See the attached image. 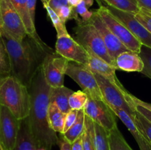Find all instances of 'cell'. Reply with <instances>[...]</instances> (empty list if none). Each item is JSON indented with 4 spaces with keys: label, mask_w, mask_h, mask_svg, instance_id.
<instances>
[{
    "label": "cell",
    "mask_w": 151,
    "mask_h": 150,
    "mask_svg": "<svg viewBox=\"0 0 151 150\" xmlns=\"http://www.w3.org/2000/svg\"><path fill=\"white\" fill-rule=\"evenodd\" d=\"M27 88L30 96L28 119L32 133L38 148L52 150L54 146L59 144L60 138L49 122L51 87L44 78L41 66L35 71Z\"/></svg>",
    "instance_id": "cell-1"
},
{
    "label": "cell",
    "mask_w": 151,
    "mask_h": 150,
    "mask_svg": "<svg viewBox=\"0 0 151 150\" xmlns=\"http://www.w3.org/2000/svg\"><path fill=\"white\" fill-rule=\"evenodd\" d=\"M1 36L10 59L11 75L28 86L47 54L53 49L42 40L34 39L28 35L22 42L4 31Z\"/></svg>",
    "instance_id": "cell-2"
},
{
    "label": "cell",
    "mask_w": 151,
    "mask_h": 150,
    "mask_svg": "<svg viewBox=\"0 0 151 150\" xmlns=\"http://www.w3.org/2000/svg\"><path fill=\"white\" fill-rule=\"evenodd\" d=\"M30 96L27 85L13 75L0 78V105L7 107L19 120L29 114Z\"/></svg>",
    "instance_id": "cell-3"
},
{
    "label": "cell",
    "mask_w": 151,
    "mask_h": 150,
    "mask_svg": "<svg viewBox=\"0 0 151 150\" xmlns=\"http://www.w3.org/2000/svg\"><path fill=\"white\" fill-rule=\"evenodd\" d=\"M74 38L87 51L96 54L115 66V60L111 57L101 35L92 24L89 21L77 24L74 28Z\"/></svg>",
    "instance_id": "cell-4"
},
{
    "label": "cell",
    "mask_w": 151,
    "mask_h": 150,
    "mask_svg": "<svg viewBox=\"0 0 151 150\" xmlns=\"http://www.w3.org/2000/svg\"><path fill=\"white\" fill-rule=\"evenodd\" d=\"M93 73L97 81L103 100L112 110H123L134 116L136 104L132 99V94L129 92H122L103 76L95 72Z\"/></svg>",
    "instance_id": "cell-5"
},
{
    "label": "cell",
    "mask_w": 151,
    "mask_h": 150,
    "mask_svg": "<svg viewBox=\"0 0 151 150\" xmlns=\"http://www.w3.org/2000/svg\"><path fill=\"white\" fill-rule=\"evenodd\" d=\"M66 75L78 83L82 91L86 93L88 97L103 100L95 76L86 66L75 62L69 61Z\"/></svg>",
    "instance_id": "cell-6"
},
{
    "label": "cell",
    "mask_w": 151,
    "mask_h": 150,
    "mask_svg": "<svg viewBox=\"0 0 151 150\" xmlns=\"http://www.w3.org/2000/svg\"><path fill=\"white\" fill-rule=\"evenodd\" d=\"M96 10L106 24L108 27L119 38V41L130 51L139 54L142 44L131 33V31L127 28V26L124 24H122L114 16H113L109 12L106 5L100 4L99 8Z\"/></svg>",
    "instance_id": "cell-7"
},
{
    "label": "cell",
    "mask_w": 151,
    "mask_h": 150,
    "mask_svg": "<svg viewBox=\"0 0 151 150\" xmlns=\"http://www.w3.org/2000/svg\"><path fill=\"white\" fill-rule=\"evenodd\" d=\"M69 60L52 51L47 54L43 61L42 67L44 78L51 88L63 86L64 76Z\"/></svg>",
    "instance_id": "cell-8"
},
{
    "label": "cell",
    "mask_w": 151,
    "mask_h": 150,
    "mask_svg": "<svg viewBox=\"0 0 151 150\" xmlns=\"http://www.w3.org/2000/svg\"><path fill=\"white\" fill-rule=\"evenodd\" d=\"M3 31L22 42L27 36L26 29L20 16L10 0H1Z\"/></svg>",
    "instance_id": "cell-9"
},
{
    "label": "cell",
    "mask_w": 151,
    "mask_h": 150,
    "mask_svg": "<svg viewBox=\"0 0 151 150\" xmlns=\"http://www.w3.org/2000/svg\"><path fill=\"white\" fill-rule=\"evenodd\" d=\"M83 110L85 114L93 121L100 124L107 131L111 130L117 126L114 112L103 100L88 97Z\"/></svg>",
    "instance_id": "cell-10"
},
{
    "label": "cell",
    "mask_w": 151,
    "mask_h": 150,
    "mask_svg": "<svg viewBox=\"0 0 151 150\" xmlns=\"http://www.w3.org/2000/svg\"><path fill=\"white\" fill-rule=\"evenodd\" d=\"M20 121L9 109L0 105V143L4 150H14Z\"/></svg>",
    "instance_id": "cell-11"
},
{
    "label": "cell",
    "mask_w": 151,
    "mask_h": 150,
    "mask_svg": "<svg viewBox=\"0 0 151 150\" xmlns=\"http://www.w3.org/2000/svg\"><path fill=\"white\" fill-rule=\"evenodd\" d=\"M55 51L69 61L75 62L87 66L88 51L69 34L57 37Z\"/></svg>",
    "instance_id": "cell-12"
},
{
    "label": "cell",
    "mask_w": 151,
    "mask_h": 150,
    "mask_svg": "<svg viewBox=\"0 0 151 150\" xmlns=\"http://www.w3.org/2000/svg\"><path fill=\"white\" fill-rule=\"evenodd\" d=\"M89 22L92 24L97 31L99 32L100 35H101L105 44L108 49L111 57L115 60L116 57L119 54L125 51H130L122 42L119 40V38L111 32L110 29L108 27L104 21L102 19L100 15L94 10L93 13L92 17L89 20Z\"/></svg>",
    "instance_id": "cell-13"
},
{
    "label": "cell",
    "mask_w": 151,
    "mask_h": 150,
    "mask_svg": "<svg viewBox=\"0 0 151 150\" xmlns=\"http://www.w3.org/2000/svg\"><path fill=\"white\" fill-rule=\"evenodd\" d=\"M111 13L127 26L142 45L151 48V33L139 21L134 14L106 5Z\"/></svg>",
    "instance_id": "cell-14"
},
{
    "label": "cell",
    "mask_w": 151,
    "mask_h": 150,
    "mask_svg": "<svg viewBox=\"0 0 151 150\" xmlns=\"http://www.w3.org/2000/svg\"><path fill=\"white\" fill-rule=\"evenodd\" d=\"M88 65L86 67L93 72L99 74L103 77L107 79L110 81L112 84L115 85L116 88H119L122 92L127 93L128 91L125 88L122 83L119 82V79L116 75V71L117 70L115 66H112L110 63H107L103 60L102 58L99 57L96 54L88 51Z\"/></svg>",
    "instance_id": "cell-15"
},
{
    "label": "cell",
    "mask_w": 151,
    "mask_h": 150,
    "mask_svg": "<svg viewBox=\"0 0 151 150\" xmlns=\"http://www.w3.org/2000/svg\"><path fill=\"white\" fill-rule=\"evenodd\" d=\"M115 115L123 122L137 141L140 150H151V143L148 141L134 120V116L123 110H114Z\"/></svg>",
    "instance_id": "cell-16"
},
{
    "label": "cell",
    "mask_w": 151,
    "mask_h": 150,
    "mask_svg": "<svg viewBox=\"0 0 151 150\" xmlns=\"http://www.w3.org/2000/svg\"><path fill=\"white\" fill-rule=\"evenodd\" d=\"M116 69L127 72H142L144 63L139 54L128 51L119 54L115 59Z\"/></svg>",
    "instance_id": "cell-17"
},
{
    "label": "cell",
    "mask_w": 151,
    "mask_h": 150,
    "mask_svg": "<svg viewBox=\"0 0 151 150\" xmlns=\"http://www.w3.org/2000/svg\"><path fill=\"white\" fill-rule=\"evenodd\" d=\"M38 149L35 138L31 131L29 119H22L14 150H37Z\"/></svg>",
    "instance_id": "cell-18"
},
{
    "label": "cell",
    "mask_w": 151,
    "mask_h": 150,
    "mask_svg": "<svg viewBox=\"0 0 151 150\" xmlns=\"http://www.w3.org/2000/svg\"><path fill=\"white\" fill-rule=\"evenodd\" d=\"M16 11L20 16L28 36L36 40H41L35 29V23L31 19L27 8V0H10Z\"/></svg>",
    "instance_id": "cell-19"
},
{
    "label": "cell",
    "mask_w": 151,
    "mask_h": 150,
    "mask_svg": "<svg viewBox=\"0 0 151 150\" xmlns=\"http://www.w3.org/2000/svg\"><path fill=\"white\" fill-rule=\"evenodd\" d=\"M74 91L64 85L58 88H51L50 91V103L56 104L59 109L66 114L71 110L69 104L70 96Z\"/></svg>",
    "instance_id": "cell-20"
},
{
    "label": "cell",
    "mask_w": 151,
    "mask_h": 150,
    "mask_svg": "<svg viewBox=\"0 0 151 150\" xmlns=\"http://www.w3.org/2000/svg\"><path fill=\"white\" fill-rule=\"evenodd\" d=\"M66 114L61 112L56 104L50 103L48 109V119L50 125L55 132L63 133Z\"/></svg>",
    "instance_id": "cell-21"
},
{
    "label": "cell",
    "mask_w": 151,
    "mask_h": 150,
    "mask_svg": "<svg viewBox=\"0 0 151 150\" xmlns=\"http://www.w3.org/2000/svg\"><path fill=\"white\" fill-rule=\"evenodd\" d=\"M85 117L86 114L83 110H78V118L75 124L63 134H61L71 144L78 139L83 135L85 129Z\"/></svg>",
    "instance_id": "cell-22"
},
{
    "label": "cell",
    "mask_w": 151,
    "mask_h": 150,
    "mask_svg": "<svg viewBox=\"0 0 151 150\" xmlns=\"http://www.w3.org/2000/svg\"><path fill=\"white\" fill-rule=\"evenodd\" d=\"M94 4V0H83L78 5L73 7L72 19H75L77 24L88 22L92 17L94 11L89 10V7Z\"/></svg>",
    "instance_id": "cell-23"
},
{
    "label": "cell",
    "mask_w": 151,
    "mask_h": 150,
    "mask_svg": "<svg viewBox=\"0 0 151 150\" xmlns=\"http://www.w3.org/2000/svg\"><path fill=\"white\" fill-rule=\"evenodd\" d=\"M83 150H96L94 121L86 115L85 129L82 135Z\"/></svg>",
    "instance_id": "cell-24"
},
{
    "label": "cell",
    "mask_w": 151,
    "mask_h": 150,
    "mask_svg": "<svg viewBox=\"0 0 151 150\" xmlns=\"http://www.w3.org/2000/svg\"><path fill=\"white\" fill-rule=\"evenodd\" d=\"M110 150H133L127 143L117 126L109 131Z\"/></svg>",
    "instance_id": "cell-25"
},
{
    "label": "cell",
    "mask_w": 151,
    "mask_h": 150,
    "mask_svg": "<svg viewBox=\"0 0 151 150\" xmlns=\"http://www.w3.org/2000/svg\"><path fill=\"white\" fill-rule=\"evenodd\" d=\"M106 5L118 9L122 11L128 12L135 15L139 10L140 7L137 0H103Z\"/></svg>",
    "instance_id": "cell-26"
},
{
    "label": "cell",
    "mask_w": 151,
    "mask_h": 150,
    "mask_svg": "<svg viewBox=\"0 0 151 150\" xmlns=\"http://www.w3.org/2000/svg\"><path fill=\"white\" fill-rule=\"evenodd\" d=\"M94 124L96 150H110L109 131L95 122H94Z\"/></svg>",
    "instance_id": "cell-27"
},
{
    "label": "cell",
    "mask_w": 151,
    "mask_h": 150,
    "mask_svg": "<svg viewBox=\"0 0 151 150\" xmlns=\"http://www.w3.org/2000/svg\"><path fill=\"white\" fill-rule=\"evenodd\" d=\"M11 74L10 59L1 33H0V78Z\"/></svg>",
    "instance_id": "cell-28"
},
{
    "label": "cell",
    "mask_w": 151,
    "mask_h": 150,
    "mask_svg": "<svg viewBox=\"0 0 151 150\" xmlns=\"http://www.w3.org/2000/svg\"><path fill=\"white\" fill-rule=\"evenodd\" d=\"M43 5H44V9L47 10V14H48L51 21L52 22L53 26H54L55 29L57 32V37L69 34L66 28V25L61 21L58 15L55 13V11L47 3H43Z\"/></svg>",
    "instance_id": "cell-29"
},
{
    "label": "cell",
    "mask_w": 151,
    "mask_h": 150,
    "mask_svg": "<svg viewBox=\"0 0 151 150\" xmlns=\"http://www.w3.org/2000/svg\"><path fill=\"white\" fill-rule=\"evenodd\" d=\"M88 95L83 91H74L69 99V104L71 110H83L88 101Z\"/></svg>",
    "instance_id": "cell-30"
},
{
    "label": "cell",
    "mask_w": 151,
    "mask_h": 150,
    "mask_svg": "<svg viewBox=\"0 0 151 150\" xmlns=\"http://www.w3.org/2000/svg\"><path fill=\"white\" fill-rule=\"evenodd\" d=\"M134 120L138 127L151 143V122L137 110L134 111Z\"/></svg>",
    "instance_id": "cell-31"
},
{
    "label": "cell",
    "mask_w": 151,
    "mask_h": 150,
    "mask_svg": "<svg viewBox=\"0 0 151 150\" xmlns=\"http://www.w3.org/2000/svg\"><path fill=\"white\" fill-rule=\"evenodd\" d=\"M139 55L144 63V69L141 73L151 79V48L142 45Z\"/></svg>",
    "instance_id": "cell-32"
},
{
    "label": "cell",
    "mask_w": 151,
    "mask_h": 150,
    "mask_svg": "<svg viewBox=\"0 0 151 150\" xmlns=\"http://www.w3.org/2000/svg\"><path fill=\"white\" fill-rule=\"evenodd\" d=\"M134 16L151 33V12L144 7H140Z\"/></svg>",
    "instance_id": "cell-33"
},
{
    "label": "cell",
    "mask_w": 151,
    "mask_h": 150,
    "mask_svg": "<svg viewBox=\"0 0 151 150\" xmlns=\"http://www.w3.org/2000/svg\"><path fill=\"white\" fill-rule=\"evenodd\" d=\"M72 10H73V7L70 5H66L63 6L61 8H60L58 10V11L57 12V14L58 15L59 18L61 20V21L63 24H66V22L69 19H72Z\"/></svg>",
    "instance_id": "cell-34"
},
{
    "label": "cell",
    "mask_w": 151,
    "mask_h": 150,
    "mask_svg": "<svg viewBox=\"0 0 151 150\" xmlns=\"http://www.w3.org/2000/svg\"><path fill=\"white\" fill-rule=\"evenodd\" d=\"M78 110H71L70 111L66 114V118H65V124L64 129H63V133L68 130L72 125L75 124L77 118H78Z\"/></svg>",
    "instance_id": "cell-35"
},
{
    "label": "cell",
    "mask_w": 151,
    "mask_h": 150,
    "mask_svg": "<svg viewBox=\"0 0 151 150\" xmlns=\"http://www.w3.org/2000/svg\"><path fill=\"white\" fill-rule=\"evenodd\" d=\"M48 4L55 11V13H57L59 9L63 6L69 5L68 0H50Z\"/></svg>",
    "instance_id": "cell-36"
},
{
    "label": "cell",
    "mask_w": 151,
    "mask_h": 150,
    "mask_svg": "<svg viewBox=\"0 0 151 150\" xmlns=\"http://www.w3.org/2000/svg\"><path fill=\"white\" fill-rule=\"evenodd\" d=\"M35 6L36 0H27V8L31 19L35 23Z\"/></svg>",
    "instance_id": "cell-37"
},
{
    "label": "cell",
    "mask_w": 151,
    "mask_h": 150,
    "mask_svg": "<svg viewBox=\"0 0 151 150\" xmlns=\"http://www.w3.org/2000/svg\"><path fill=\"white\" fill-rule=\"evenodd\" d=\"M136 110L138 112H139L141 114H142L145 117L147 118L151 122V111L150 110L141 105H138V104H136Z\"/></svg>",
    "instance_id": "cell-38"
},
{
    "label": "cell",
    "mask_w": 151,
    "mask_h": 150,
    "mask_svg": "<svg viewBox=\"0 0 151 150\" xmlns=\"http://www.w3.org/2000/svg\"><path fill=\"white\" fill-rule=\"evenodd\" d=\"M59 145H60V150H72V144L67 141L63 135L61 139H60Z\"/></svg>",
    "instance_id": "cell-39"
},
{
    "label": "cell",
    "mask_w": 151,
    "mask_h": 150,
    "mask_svg": "<svg viewBox=\"0 0 151 150\" xmlns=\"http://www.w3.org/2000/svg\"><path fill=\"white\" fill-rule=\"evenodd\" d=\"M72 150H83L82 135L72 144Z\"/></svg>",
    "instance_id": "cell-40"
},
{
    "label": "cell",
    "mask_w": 151,
    "mask_h": 150,
    "mask_svg": "<svg viewBox=\"0 0 151 150\" xmlns=\"http://www.w3.org/2000/svg\"><path fill=\"white\" fill-rule=\"evenodd\" d=\"M132 99H133V101H134V104H138V105L142 106V107L148 109V110H150L151 111V104H150V103H147V102H145V101H142V100H140L139 99H138V98H137L136 96H134V95H132Z\"/></svg>",
    "instance_id": "cell-41"
},
{
    "label": "cell",
    "mask_w": 151,
    "mask_h": 150,
    "mask_svg": "<svg viewBox=\"0 0 151 150\" xmlns=\"http://www.w3.org/2000/svg\"><path fill=\"white\" fill-rule=\"evenodd\" d=\"M140 7H144L151 12V0H137Z\"/></svg>",
    "instance_id": "cell-42"
},
{
    "label": "cell",
    "mask_w": 151,
    "mask_h": 150,
    "mask_svg": "<svg viewBox=\"0 0 151 150\" xmlns=\"http://www.w3.org/2000/svg\"><path fill=\"white\" fill-rule=\"evenodd\" d=\"M68 1H69V5L72 6V7H75L77 5H78L83 0H68Z\"/></svg>",
    "instance_id": "cell-43"
},
{
    "label": "cell",
    "mask_w": 151,
    "mask_h": 150,
    "mask_svg": "<svg viewBox=\"0 0 151 150\" xmlns=\"http://www.w3.org/2000/svg\"><path fill=\"white\" fill-rule=\"evenodd\" d=\"M3 32L2 21H1V0H0V33Z\"/></svg>",
    "instance_id": "cell-44"
},
{
    "label": "cell",
    "mask_w": 151,
    "mask_h": 150,
    "mask_svg": "<svg viewBox=\"0 0 151 150\" xmlns=\"http://www.w3.org/2000/svg\"><path fill=\"white\" fill-rule=\"evenodd\" d=\"M50 0H41V1H42V3H47L48 4L49 1H50Z\"/></svg>",
    "instance_id": "cell-45"
},
{
    "label": "cell",
    "mask_w": 151,
    "mask_h": 150,
    "mask_svg": "<svg viewBox=\"0 0 151 150\" xmlns=\"http://www.w3.org/2000/svg\"><path fill=\"white\" fill-rule=\"evenodd\" d=\"M0 150H4V149L3 148L2 145L1 144V143H0Z\"/></svg>",
    "instance_id": "cell-46"
},
{
    "label": "cell",
    "mask_w": 151,
    "mask_h": 150,
    "mask_svg": "<svg viewBox=\"0 0 151 150\" xmlns=\"http://www.w3.org/2000/svg\"><path fill=\"white\" fill-rule=\"evenodd\" d=\"M37 150H47V149H46L44 148H38Z\"/></svg>",
    "instance_id": "cell-47"
}]
</instances>
